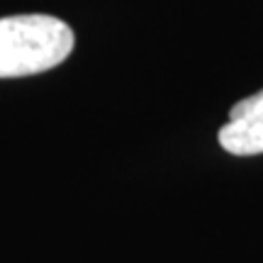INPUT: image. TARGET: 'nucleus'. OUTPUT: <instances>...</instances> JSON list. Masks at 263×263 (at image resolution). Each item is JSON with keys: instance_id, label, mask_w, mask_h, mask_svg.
<instances>
[{"instance_id": "nucleus-1", "label": "nucleus", "mask_w": 263, "mask_h": 263, "mask_svg": "<svg viewBox=\"0 0 263 263\" xmlns=\"http://www.w3.org/2000/svg\"><path fill=\"white\" fill-rule=\"evenodd\" d=\"M73 29L51 15L0 17V78H22L64 64Z\"/></svg>"}, {"instance_id": "nucleus-2", "label": "nucleus", "mask_w": 263, "mask_h": 263, "mask_svg": "<svg viewBox=\"0 0 263 263\" xmlns=\"http://www.w3.org/2000/svg\"><path fill=\"white\" fill-rule=\"evenodd\" d=\"M219 144L234 156L263 154V90L229 110V122L219 129Z\"/></svg>"}]
</instances>
